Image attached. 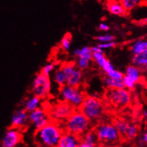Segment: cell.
Returning <instances> with one entry per match:
<instances>
[{
    "instance_id": "1",
    "label": "cell",
    "mask_w": 147,
    "mask_h": 147,
    "mask_svg": "<svg viewBox=\"0 0 147 147\" xmlns=\"http://www.w3.org/2000/svg\"><path fill=\"white\" fill-rule=\"evenodd\" d=\"M63 131L58 123L50 121L46 126L36 131L35 143L43 147H57Z\"/></svg>"
},
{
    "instance_id": "2",
    "label": "cell",
    "mask_w": 147,
    "mask_h": 147,
    "mask_svg": "<svg viewBox=\"0 0 147 147\" xmlns=\"http://www.w3.org/2000/svg\"><path fill=\"white\" fill-rule=\"evenodd\" d=\"M92 123L79 109H75L65 121L64 131L73 134L80 137L82 134L91 130Z\"/></svg>"
},
{
    "instance_id": "3",
    "label": "cell",
    "mask_w": 147,
    "mask_h": 147,
    "mask_svg": "<svg viewBox=\"0 0 147 147\" xmlns=\"http://www.w3.org/2000/svg\"><path fill=\"white\" fill-rule=\"evenodd\" d=\"M79 109L92 123L98 121L104 112V107L101 101L97 97L93 96H86Z\"/></svg>"
},
{
    "instance_id": "4",
    "label": "cell",
    "mask_w": 147,
    "mask_h": 147,
    "mask_svg": "<svg viewBox=\"0 0 147 147\" xmlns=\"http://www.w3.org/2000/svg\"><path fill=\"white\" fill-rule=\"evenodd\" d=\"M59 98L61 102L69 104L74 109H79L86 96L79 87L64 85L60 87Z\"/></svg>"
},
{
    "instance_id": "5",
    "label": "cell",
    "mask_w": 147,
    "mask_h": 147,
    "mask_svg": "<svg viewBox=\"0 0 147 147\" xmlns=\"http://www.w3.org/2000/svg\"><path fill=\"white\" fill-rule=\"evenodd\" d=\"M96 133L98 143L107 145H113L119 140V135L114 125L108 123H102L97 125L94 130Z\"/></svg>"
},
{
    "instance_id": "6",
    "label": "cell",
    "mask_w": 147,
    "mask_h": 147,
    "mask_svg": "<svg viewBox=\"0 0 147 147\" xmlns=\"http://www.w3.org/2000/svg\"><path fill=\"white\" fill-rule=\"evenodd\" d=\"M51 89V82L49 77L39 73L35 76L32 84V92L34 96L41 99L47 97Z\"/></svg>"
},
{
    "instance_id": "7",
    "label": "cell",
    "mask_w": 147,
    "mask_h": 147,
    "mask_svg": "<svg viewBox=\"0 0 147 147\" xmlns=\"http://www.w3.org/2000/svg\"><path fill=\"white\" fill-rule=\"evenodd\" d=\"M106 98L111 104L117 107H124L130 104L132 96L130 91L126 89H108Z\"/></svg>"
},
{
    "instance_id": "8",
    "label": "cell",
    "mask_w": 147,
    "mask_h": 147,
    "mask_svg": "<svg viewBox=\"0 0 147 147\" xmlns=\"http://www.w3.org/2000/svg\"><path fill=\"white\" fill-rule=\"evenodd\" d=\"M66 78V85L79 87L83 79V72L74 64H65L61 67Z\"/></svg>"
},
{
    "instance_id": "9",
    "label": "cell",
    "mask_w": 147,
    "mask_h": 147,
    "mask_svg": "<svg viewBox=\"0 0 147 147\" xmlns=\"http://www.w3.org/2000/svg\"><path fill=\"white\" fill-rule=\"evenodd\" d=\"M74 110L69 104L61 101L52 108L50 113V119L57 123L63 122L71 116Z\"/></svg>"
},
{
    "instance_id": "10",
    "label": "cell",
    "mask_w": 147,
    "mask_h": 147,
    "mask_svg": "<svg viewBox=\"0 0 147 147\" xmlns=\"http://www.w3.org/2000/svg\"><path fill=\"white\" fill-rule=\"evenodd\" d=\"M142 70L133 65L126 67L123 76V82L125 89L130 91L135 87L142 78Z\"/></svg>"
},
{
    "instance_id": "11",
    "label": "cell",
    "mask_w": 147,
    "mask_h": 147,
    "mask_svg": "<svg viewBox=\"0 0 147 147\" xmlns=\"http://www.w3.org/2000/svg\"><path fill=\"white\" fill-rule=\"evenodd\" d=\"M29 122L32 123L35 130L40 129L51 121L49 116L44 109L39 108L28 114Z\"/></svg>"
},
{
    "instance_id": "12",
    "label": "cell",
    "mask_w": 147,
    "mask_h": 147,
    "mask_svg": "<svg viewBox=\"0 0 147 147\" xmlns=\"http://www.w3.org/2000/svg\"><path fill=\"white\" fill-rule=\"evenodd\" d=\"M22 139L21 132L17 128L11 127L7 129L2 139V146L6 147H17Z\"/></svg>"
},
{
    "instance_id": "13",
    "label": "cell",
    "mask_w": 147,
    "mask_h": 147,
    "mask_svg": "<svg viewBox=\"0 0 147 147\" xmlns=\"http://www.w3.org/2000/svg\"><path fill=\"white\" fill-rule=\"evenodd\" d=\"M29 113L26 112L24 109H19L13 114L11 117V127L20 128L24 127L29 123Z\"/></svg>"
},
{
    "instance_id": "14",
    "label": "cell",
    "mask_w": 147,
    "mask_h": 147,
    "mask_svg": "<svg viewBox=\"0 0 147 147\" xmlns=\"http://www.w3.org/2000/svg\"><path fill=\"white\" fill-rule=\"evenodd\" d=\"M80 142L79 136L64 131L57 147H77Z\"/></svg>"
},
{
    "instance_id": "15",
    "label": "cell",
    "mask_w": 147,
    "mask_h": 147,
    "mask_svg": "<svg viewBox=\"0 0 147 147\" xmlns=\"http://www.w3.org/2000/svg\"><path fill=\"white\" fill-rule=\"evenodd\" d=\"M107 8L111 14L116 16L122 17L126 13L122 7L121 1H109L107 3Z\"/></svg>"
},
{
    "instance_id": "16",
    "label": "cell",
    "mask_w": 147,
    "mask_h": 147,
    "mask_svg": "<svg viewBox=\"0 0 147 147\" xmlns=\"http://www.w3.org/2000/svg\"><path fill=\"white\" fill-rule=\"evenodd\" d=\"M42 99L35 96H32L24 101V109L26 112L30 113L40 108Z\"/></svg>"
},
{
    "instance_id": "17",
    "label": "cell",
    "mask_w": 147,
    "mask_h": 147,
    "mask_svg": "<svg viewBox=\"0 0 147 147\" xmlns=\"http://www.w3.org/2000/svg\"><path fill=\"white\" fill-rule=\"evenodd\" d=\"M130 51L133 55L147 52V42L146 39H139L133 42L130 47Z\"/></svg>"
},
{
    "instance_id": "18",
    "label": "cell",
    "mask_w": 147,
    "mask_h": 147,
    "mask_svg": "<svg viewBox=\"0 0 147 147\" xmlns=\"http://www.w3.org/2000/svg\"><path fill=\"white\" fill-rule=\"evenodd\" d=\"M132 65L137 67L139 69L143 71L144 68H146L147 65V52L141 54L133 55L132 57Z\"/></svg>"
},
{
    "instance_id": "19",
    "label": "cell",
    "mask_w": 147,
    "mask_h": 147,
    "mask_svg": "<svg viewBox=\"0 0 147 147\" xmlns=\"http://www.w3.org/2000/svg\"><path fill=\"white\" fill-rule=\"evenodd\" d=\"M81 142L89 145L98 146V141L96 133L94 130H89L80 136Z\"/></svg>"
},
{
    "instance_id": "20",
    "label": "cell",
    "mask_w": 147,
    "mask_h": 147,
    "mask_svg": "<svg viewBox=\"0 0 147 147\" xmlns=\"http://www.w3.org/2000/svg\"><path fill=\"white\" fill-rule=\"evenodd\" d=\"M104 84L108 89H124L123 79H114L106 76L104 79Z\"/></svg>"
},
{
    "instance_id": "21",
    "label": "cell",
    "mask_w": 147,
    "mask_h": 147,
    "mask_svg": "<svg viewBox=\"0 0 147 147\" xmlns=\"http://www.w3.org/2000/svg\"><path fill=\"white\" fill-rule=\"evenodd\" d=\"M113 125H114L117 131L118 132L119 136H122V137L126 136V134L127 132L128 129H129V125H130V123L127 121L122 119H118L115 120Z\"/></svg>"
},
{
    "instance_id": "22",
    "label": "cell",
    "mask_w": 147,
    "mask_h": 147,
    "mask_svg": "<svg viewBox=\"0 0 147 147\" xmlns=\"http://www.w3.org/2000/svg\"><path fill=\"white\" fill-rule=\"evenodd\" d=\"M92 60L94 61V62L97 64V66L102 70L104 69L108 63L109 62V60L106 57L103 53H93L92 55Z\"/></svg>"
},
{
    "instance_id": "23",
    "label": "cell",
    "mask_w": 147,
    "mask_h": 147,
    "mask_svg": "<svg viewBox=\"0 0 147 147\" xmlns=\"http://www.w3.org/2000/svg\"><path fill=\"white\" fill-rule=\"evenodd\" d=\"M53 79H54V82L58 84L60 87L66 85V78L61 67L54 70Z\"/></svg>"
},
{
    "instance_id": "24",
    "label": "cell",
    "mask_w": 147,
    "mask_h": 147,
    "mask_svg": "<svg viewBox=\"0 0 147 147\" xmlns=\"http://www.w3.org/2000/svg\"><path fill=\"white\" fill-rule=\"evenodd\" d=\"M92 55H93V52H92L91 47L88 46H85L79 49V55H78L77 57L91 62V61L92 60Z\"/></svg>"
},
{
    "instance_id": "25",
    "label": "cell",
    "mask_w": 147,
    "mask_h": 147,
    "mask_svg": "<svg viewBox=\"0 0 147 147\" xmlns=\"http://www.w3.org/2000/svg\"><path fill=\"white\" fill-rule=\"evenodd\" d=\"M139 134V128L136 124H130L126 134L125 137L129 140H134L138 136Z\"/></svg>"
},
{
    "instance_id": "26",
    "label": "cell",
    "mask_w": 147,
    "mask_h": 147,
    "mask_svg": "<svg viewBox=\"0 0 147 147\" xmlns=\"http://www.w3.org/2000/svg\"><path fill=\"white\" fill-rule=\"evenodd\" d=\"M121 3L125 11L127 12V11H131L133 9H134L136 6L139 5L140 1H139V0H122V1H121Z\"/></svg>"
},
{
    "instance_id": "27",
    "label": "cell",
    "mask_w": 147,
    "mask_h": 147,
    "mask_svg": "<svg viewBox=\"0 0 147 147\" xmlns=\"http://www.w3.org/2000/svg\"><path fill=\"white\" fill-rule=\"evenodd\" d=\"M60 46L65 51H68L71 48V36L69 34H67L64 35V37L61 39L60 42Z\"/></svg>"
},
{
    "instance_id": "28",
    "label": "cell",
    "mask_w": 147,
    "mask_h": 147,
    "mask_svg": "<svg viewBox=\"0 0 147 147\" xmlns=\"http://www.w3.org/2000/svg\"><path fill=\"white\" fill-rule=\"evenodd\" d=\"M55 70V64L54 63H49V64H46L43 68L41 70V74H44L45 76L49 77L50 74L54 71Z\"/></svg>"
},
{
    "instance_id": "29",
    "label": "cell",
    "mask_w": 147,
    "mask_h": 147,
    "mask_svg": "<svg viewBox=\"0 0 147 147\" xmlns=\"http://www.w3.org/2000/svg\"><path fill=\"white\" fill-rule=\"evenodd\" d=\"M96 39L100 43H108V42H114L115 36L112 34H102L96 36Z\"/></svg>"
},
{
    "instance_id": "30",
    "label": "cell",
    "mask_w": 147,
    "mask_h": 147,
    "mask_svg": "<svg viewBox=\"0 0 147 147\" xmlns=\"http://www.w3.org/2000/svg\"><path fill=\"white\" fill-rule=\"evenodd\" d=\"M89 64H90V61L78 58L75 65L79 69H80L81 71H83V70H86L89 68Z\"/></svg>"
},
{
    "instance_id": "31",
    "label": "cell",
    "mask_w": 147,
    "mask_h": 147,
    "mask_svg": "<svg viewBox=\"0 0 147 147\" xmlns=\"http://www.w3.org/2000/svg\"><path fill=\"white\" fill-rule=\"evenodd\" d=\"M97 47L102 51H104V49H112V48H114L116 47V42H108V43H99L97 45Z\"/></svg>"
},
{
    "instance_id": "32",
    "label": "cell",
    "mask_w": 147,
    "mask_h": 147,
    "mask_svg": "<svg viewBox=\"0 0 147 147\" xmlns=\"http://www.w3.org/2000/svg\"><path fill=\"white\" fill-rule=\"evenodd\" d=\"M98 29H99V30L102 31V32H108L110 29V26L106 23H101L98 25Z\"/></svg>"
},
{
    "instance_id": "33",
    "label": "cell",
    "mask_w": 147,
    "mask_h": 147,
    "mask_svg": "<svg viewBox=\"0 0 147 147\" xmlns=\"http://www.w3.org/2000/svg\"><path fill=\"white\" fill-rule=\"evenodd\" d=\"M139 139L140 141H142L143 143L146 144V143H147V133H146V130H145V131H144L143 133H142V136L139 137Z\"/></svg>"
},
{
    "instance_id": "34",
    "label": "cell",
    "mask_w": 147,
    "mask_h": 147,
    "mask_svg": "<svg viewBox=\"0 0 147 147\" xmlns=\"http://www.w3.org/2000/svg\"><path fill=\"white\" fill-rule=\"evenodd\" d=\"M91 49H92V51L93 53H103L104 52V51H102V50L98 47L97 45H96V46L92 47H91Z\"/></svg>"
},
{
    "instance_id": "35",
    "label": "cell",
    "mask_w": 147,
    "mask_h": 147,
    "mask_svg": "<svg viewBox=\"0 0 147 147\" xmlns=\"http://www.w3.org/2000/svg\"><path fill=\"white\" fill-rule=\"evenodd\" d=\"M77 147H98V146H94V145H89L87 144L83 143V142H80L79 144L78 145Z\"/></svg>"
},
{
    "instance_id": "36",
    "label": "cell",
    "mask_w": 147,
    "mask_h": 147,
    "mask_svg": "<svg viewBox=\"0 0 147 147\" xmlns=\"http://www.w3.org/2000/svg\"><path fill=\"white\" fill-rule=\"evenodd\" d=\"M142 116H143V117H144V118H146V117H147V111H146V109H144L142 110Z\"/></svg>"
},
{
    "instance_id": "37",
    "label": "cell",
    "mask_w": 147,
    "mask_h": 147,
    "mask_svg": "<svg viewBox=\"0 0 147 147\" xmlns=\"http://www.w3.org/2000/svg\"><path fill=\"white\" fill-rule=\"evenodd\" d=\"M79 49H75L74 51H73V55L74 56V57H78V55H79Z\"/></svg>"
},
{
    "instance_id": "38",
    "label": "cell",
    "mask_w": 147,
    "mask_h": 147,
    "mask_svg": "<svg viewBox=\"0 0 147 147\" xmlns=\"http://www.w3.org/2000/svg\"><path fill=\"white\" fill-rule=\"evenodd\" d=\"M36 147H43V146H37Z\"/></svg>"
},
{
    "instance_id": "39",
    "label": "cell",
    "mask_w": 147,
    "mask_h": 147,
    "mask_svg": "<svg viewBox=\"0 0 147 147\" xmlns=\"http://www.w3.org/2000/svg\"><path fill=\"white\" fill-rule=\"evenodd\" d=\"M1 147H6V146H1Z\"/></svg>"
}]
</instances>
